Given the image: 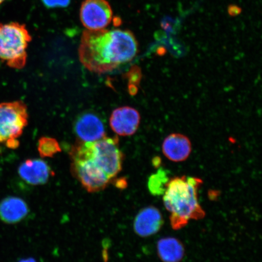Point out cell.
I'll list each match as a JSON object with an SVG mask.
<instances>
[{
  "instance_id": "ba28073f",
  "label": "cell",
  "mask_w": 262,
  "mask_h": 262,
  "mask_svg": "<svg viewBox=\"0 0 262 262\" xmlns=\"http://www.w3.org/2000/svg\"><path fill=\"white\" fill-rule=\"evenodd\" d=\"M110 123L111 129L118 136H130L139 128L140 115L133 107H120L113 111Z\"/></svg>"
},
{
  "instance_id": "6da1fadb",
  "label": "cell",
  "mask_w": 262,
  "mask_h": 262,
  "mask_svg": "<svg viewBox=\"0 0 262 262\" xmlns=\"http://www.w3.org/2000/svg\"><path fill=\"white\" fill-rule=\"evenodd\" d=\"M138 52V42L132 32L113 30H86L82 34L78 57L87 70L97 74L109 73L133 60Z\"/></svg>"
},
{
  "instance_id": "9a60e30c",
  "label": "cell",
  "mask_w": 262,
  "mask_h": 262,
  "mask_svg": "<svg viewBox=\"0 0 262 262\" xmlns=\"http://www.w3.org/2000/svg\"><path fill=\"white\" fill-rule=\"evenodd\" d=\"M170 179L165 169H160L156 173L150 177L148 188L152 195H163Z\"/></svg>"
},
{
  "instance_id": "7c38bea8",
  "label": "cell",
  "mask_w": 262,
  "mask_h": 262,
  "mask_svg": "<svg viewBox=\"0 0 262 262\" xmlns=\"http://www.w3.org/2000/svg\"><path fill=\"white\" fill-rule=\"evenodd\" d=\"M48 164L40 159H29L19 166L18 173L26 183L32 185H44L51 176Z\"/></svg>"
},
{
  "instance_id": "3957f363",
  "label": "cell",
  "mask_w": 262,
  "mask_h": 262,
  "mask_svg": "<svg viewBox=\"0 0 262 262\" xmlns=\"http://www.w3.org/2000/svg\"><path fill=\"white\" fill-rule=\"evenodd\" d=\"M73 149L90 158L110 179L115 178L122 169L123 155L119 148L117 137H104L92 142L80 141Z\"/></svg>"
},
{
  "instance_id": "8992f818",
  "label": "cell",
  "mask_w": 262,
  "mask_h": 262,
  "mask_svg": "<svg viewBox=\"0 0 262 262\" xmlns=\"http://www.w3.org/2000/svg\"><path fill=\"white\" fill-rule=\"evenodd\" d=\"M71 157L72 171L88 192H98L106 188L111 179L90 158L73 149Z\"/></svg>"
},
{
  "instance_id": "277c9868",
  "label": "cell",
  "mask_w": 262,
  "mask_h": 262,
  "mask_svg": "<svg viewBox=\"0 0 262 262\" xmlns=\"http://www.w3.org/2000/svg\"><path fill=\"white\" fill-rule=\"evenodd\" d=\"M32 37L25 25L0 23V59L11 68L22 69L27 61V48Z\"/></svg>"
},
{
  "instance_id": "8fae6325",
  "label": "cell",
  "mask_w": 262,
  "mask_h": 262,
  "mask_svg": "<svg viewBox=\"0 0 262 262\" xmlns=\"http://www.w3.org/2000/svg\"><path fill=\"white\" fill-rule=\"evenodd\" d=\"M162 150L163 155L171 161H185L191 152V141L182 134H172L164 140Z\"/></svg>"
},
{
  "instance_id": "52a82bcc",
  "label": "cell",
  "mask_w": 262,
  "mask_h": 262,
  "mask_svg": "<svg viewBox=\"0 0 262 262\" xmlns=\"http://www.w3.org/2000/svg\"><path fill=\"white\" fill-rule=\"evenodd\" d=\"M80 17L87 30H101L110 25L113 12L106 0H84L81 6Z\"/></svg>"
},
{
  "instance_id": "d6986e66",
  "label": "cell",
  "mask_w": 262,
  "mask_h": 262,
  "mask_svg": "<svg viewBox=\"0 0 262 262\" xmlns=\"http://www.w3.org/2000/svg\"><path fill=\"white\" fill-rule=\"evenodd\" d=\"M228 12L231 15H235L240 14L241 9L237 7V6H232L229 8Z\"/></svg>"
},
{
  "instance_id": "e0dca14e",
  "label": "cell",
  "mask_w": 262,
  "mask_h": 262,
  "mask_svg": "<svg viewBox=\"0 0 262 262\" xmlns=\"http://www.w3.org/2000/svg\"><path fill=\"white\" fill-rule=\"evenodd\" d=\"M129 83L131 84L130 88H132V89L130 90L131 94L133 93V90L134 93H136V84H138L140 81L141 73L140 70L139 68H133V70H131L129 72Z\"/></svg>"
},
{
  "instance_id": "ffe728a7",
  "label": "cell",
  "mask_w": 262,
  "mask_h": 262,
  "mask_svg": "<svg viewBox=\"0 0 262 262\" xmlns=\"http://www.w3.org/2000/svg\"><path fill=\"white\" fill-rule=\"evenodd\" d=\"M18 262H37V261H36L33 258H25V259H21Z\"/></svg>"
},
{
  "instance_id": "7a4b0ae2",
  "label": "cell",
  "mask_w": 262,
  "mask_h": 262,
  "mask_svg": "<svg viewBox=\"0 0 262 262\" xmlns=\"http://www.w3.org/2000/svg\"><path fill=\"white\" fill-rule=\"evenodd\" d=\"M201 179L175 177L170 179L163 194V201L170 214V223L174 230L184 228L191 220H201L205 212L199 202Z\"/></svg>"
},
{
  "instance_id": "44dd1931",
  "label": "cell",
  "mask_w": 262,
  "mask_h": 262,
  "mask_svg": "<svg viewBox=\"0 0 262 262\" xmlns=\"http://www.w3.org/2000/svg\"><path fill=\"white\" fill-rule=\"evenodd\" d=\"M5 1L6 0H0V5L2 4V3Z\"/></svg>"
},
{
  "instance_id": "30bf717a",
  "label": "cell",
  "mask_w": 262,
  "mask_h": 262,
  "mask_svg": "<svg viewBox=\"0 0 262 262\" xmlns=\"http://www.w3.org/2000/svg\"><path fill=\"white\" fill-rule=\"evenodd\" d=\"M74 129L81 142H95L105 137L102 121L94 114L82 115L75 123Z\"/></svg>"
},
{
  "instance_id": "ac0fdd59",
  "label": "cell",
  "mask_w": 262,
  "mask_h": 262,
  "mask_svg": "<svg viewBox=\"0 0 262 262\" xmlns=\"http://www.w3.org/2000/svg\"><path fill=\"white\" fill-rule=\"evenodd\" d=\"M48 8H65L70 4L71 0H41Z\"/></svg>"
},
{
  "instance_id": "4fadbf2b",
  "label": "cell",
  "mask_w": 262,
  "mask_h": 262,
  "mask_svg": "<svg viewBox=\"0 0 262 262\" xmlns=\"http://www.w3.org/2000/svg\"><path fill=\"white\" fill-rule=\"evenodd\" d=\"M28 213L27 204L20 198L8 196L0 202V219L6 224H16L24 219Z\"/></svg>"
},
{
  "instance_id": "9c48e42d",
  "label": "cell",
  "mask_w": 262,
  "mask_h": 262,
  "mask_svg": "<svg viewBox=\"0 0 262 262\" xmlns=\"http://www.w3.org/2000/svg\"><path fill=\"white\" fill-rule=\"evenodd\" d=\"M163 225L161 212L155 206H149L142 209L136 215L134 229L140 237H148L157 234Z\"/></svg>"
},
{
  "instance_id": "5b68a950",
  "label": "cell",
  "mask_w": 262,
  "mask_h": 262,
  "mask_svg": "<svg viewBox=\"0 0 262 262\" xmlns=\"http://www.w3.org/2000/svg\"><path fill=\"white\" fill-rule=\"evenodd\" d=\"M28 123L27 106L21 101L0 103V143L9 148L19 146L18 139Z\"/></svg>"
},
{
  "instance_id": "2e32d148",
  "label": "cell",
  "mask_w": 262,
  "mask_h": 262,
  "mask_svg": "<svg viewBox=\"0 0 262 262\" xmlns=\"http://www.w3.org/2000/svg\"><path fill=\"white\" fill-rule=\"evenodd\" d=\"M38 150L42 157H52L61 149L56 139L44 137L38 141Z\"/></svg>"
},
{
  "instance_id": "5bb4252c",
  "label": "cell",
  "mask_w": 262,
  "mask_h": 262,
  "mask_svg": "<svg viewBox=\"0 0 262 262\" xmlns=\"http://www.w3.org/2000/svg\"><path fill=\"white\" fill-rule=\"evenodd\" d=\"M157 253L163 262H180L184 257L185 248L182 242L174 237H164L157 242Z\"/></svg>"
}]
</instances>
